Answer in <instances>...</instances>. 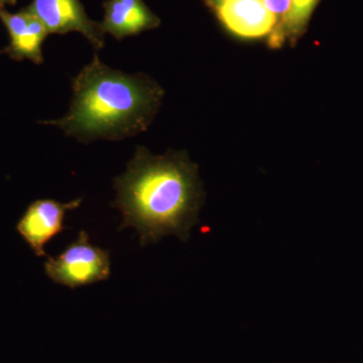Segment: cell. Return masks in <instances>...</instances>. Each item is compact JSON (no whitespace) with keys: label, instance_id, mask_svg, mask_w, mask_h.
<instances>
[{"label":"cell","instance_id":"cell-1","mask_svg":"<svg viewBox=\"0 0 363 363\" xmlns=\"http://www.w3.org/2000/svg\"><path fill=\"white\" fill-rule=\"evenodd\" d=\"M111 206L123 215L118 230L133 227L142 247L164 236L188 241L204 200L198 169L184 152L155 156L136 147L123 175L113 181Z\"/></svg>","mask_w":363,"mask_h":363},{"label":"cell","instance_id":"cell-2","mask_svg":"<svg viewBox=\"0 0 363 363\" xmlns=\"http://www.w3.org/2000/svg\"><path fill=\"white\" fill-rule=\"evenodd\" d=\"M71 106L65 116L42 121L88 143L121 140L143 133L156 116L162 90L145 74H126L105 65L95 55L72 81Z\"/></svg>","mask_w":363,"mask_h":363},{"label":"cell","instance_id":"cell-3","mask_svg":"<svg viewBox=\"0 0 363 363\" xmlns=\"http://www.w3.org/2000/svg\"><path fill=\"white\" fill-rule=\"evenodd\" d=\"M45 272L52 283L76 289L106 281L111 276V253L93 245L89 234L81 230L58 257H47Z\"/></svg>","mask_w":363,"mask_h":363},{"label":"cell","instance_id":"cell-4","mask_svg":"<svg viewBox=\"0 0 363 363\" xmlns=\"http://www.w3.org/2000/svg\"><path fill=\"white\" fill-rule=\"evenodd\" d=\"M28 9L42 21L48 33L78 32L95 50L104 47V33L99 23L88 18L80 0H33Z\"/></svg>","mask_w":363,"mask_h":363},{"label":"cell","instance_id":"cell-5","mask_svg":"<svg viewBox=\"0 0 363 363\" xmlns=\"http://www.w3.org/2000/svg\"><path fill=\"white\" fill-rule=\"evenodd\" d=\"M82 199L61 203L52 199H40L26 208L16 225V230L38 257H48L45 245L66 228V213L80 206Z\"/></svg>","mask_w":363,"mask_h":363},{"label":"cell","instance_id":"cell-6","mask_svg":"<svg viewBox=\"0 0 363 363\" xmlns=\"http://www.w3.org/2000/svg\"><path fill=\"white\" fill-rule=\"evenodd\" d=\"M0 21L9 35V44L0 54H6L14 61L28 59L35 65L43 64V43L49 33L42 21L28 7L16 13L0 9Z\"/></svg>","mask_w":363,"mask_h":363},{"label":"cell","instance_id":"cell-7","mask_svg":"<svg viewBox=\"0 0 363 363\" xmlns=\"http://www.w3.org/2000/svg\"><path fill=\"white\" fill-rule=\"evenodd\" d=\"M214 7L221 23L238 37L259 39L276 30V18L262 0H221Z\"/></svg>","mask_w":363,"mask_h":363},{"label":"cell","instance_id":"cell-8","mask_svg":"<svg viewBox=\"0 0 363 363\" xmlns=\"http://www.w3.org/2000/svg\"><path fill=\"white\" fill-rule=\"evenodd\" d=\"M104 20L99 23L102 32L117 40L138 35L160 25V20L143 0H107L104 4Z\"/></svg>","mask_w":363,"mask_h":363},{"label":"cell","instance_id":"cell-9","mask_svg":"<svg viewBox=\"0 0 363 363\" xmlns=\"http://www.w3.org/2000/svg\"><path fill=\"white\" fill-rule=\"evenodd\" d=\"M319 1L320 0H290V9L284 26L285 39L286 37L292 40L297 39L304 32Z\"/></svg>","mask_w":363,"mask_h":363},{"label":"cell","instance_id":"cell-10","mask_svg":"<svg viewBox=\"0 0 363 363\" xmlns=\"http://www.w3.org/2000/svg\"><path fill=\"white\" fill-rule=\"evenodd\" d=\"M267 11L276 18L277 28L269 37V45L272 48H279L283 44L284 26H285L286 16L290 9V0H262Z\"/></svg>","mask_w":363,"mask_h":363},{"label":"cell","instance_id":"cell-11","mask_svg":"<svg viewBox=\"0 0 363 363\" xmlns=\"http://www.w3.org/2000/svg\"><path fill=\"white\" fill-rule=\"evenodd\" d=\"M18 0H0V9H4L6 6H16Z\"/></svg>","mask_w":363,"mask_h":363},{"label":"cell","instance_id":"cell-12","mask_svg":"<svg viewBox=\"0 0 363 363\" xmlns=\"http://www.w3.org/2000/svg\"><path fill=\"white\" fill-rule=\"evenodd\" d=\"M208 1H209V4H211V6H215L217 4H219L221 0H208Z\"/></svg>","mask_w":363,"mask_h":363}]
</instances>
